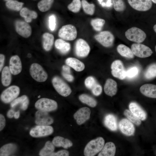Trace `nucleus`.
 <instances>
[{"instance_id":"f257e3e1","label":"nucleus","mask_w":156,"mask_h":156,"mask_svg":"<svg viewBox=\"0 0 156 156\" xmlns=\"http://www.w3.org/2000/svg\"><path fill=\"white\" fill-rule=\"evenodd\" d=\"M105 140L101 137L89 142L85 148L84 154L86 156H93L100 152L104 145Z\"/></svg>"},{"instance_id":"f03ea898","label":"nucleus","mask_w":156,"mask_h":156,"mask_svg":"<svg viewBox=\"0 0 156 156\" xmlns=\"http://www.w3.org/2000/svg\"><path fill=\"white\" fill-rule=\"evenodd\" d=\"M53 85L56 91L62 96L66 97L71 93L72 90L68 85L61 78L55 76L52 79Z\"/></svg>"},{"instance_id":"7ed1b4c3","label":"nucleus","mask_w":156,"mask_h":156,"mask_svg":"<svg viewBox=\"0 0 156 156\" xmlns=\"http://www.w3.org/2000/svg\"><path fill=\"white\" fill-rule=\"evenodd\" d=\"M77 31L75 27L72 24L64 25L59 30V37L64 40L71 41L77 37Z\"/></svg>"},{"instance_id":"20e7f679","label":"nucleus","mask_w":156,"mask_h":156,"mask_svg":"<svg viewBox=\"0 0 156 156\" xmlns=\"http://www.w3.org/2000/svg\"><path fill=\"white\" fill-rule=\"evenodd\" d=\"M125 35L129 40L138 43L142 42L146 37V34L143 30L135 27L128 29L125 32Z\"/></svg>"},{"instance_id":"39448f33","label":"nucleus","mask_w":156,"mask_h":156,"mask_svg":"<svg viewBox=\"0 0 156 156\" xmlns=\"http://www.w3.org/2000/svg\"><path fill=\"white\" fill-rule=\"evenodd\" d=\"M29 72L31 77L38 82H43L47 79V73L42 67L38 64H32L30 66Z\"/></svg>"},{"instance_id":"423d86ee","label":"nucleus","mask_w":156,"mask_h":156,"mask_svg":"<svg viewBox=\"0 0 156 156\" xmlns=\"http://www.w3.org/2000/svg\"><path fill=\"white\" fill-rule=\"evenodd\" d=\"M35 107L39 110L47 112L56 109L57 104L55 101L47 98H42L38 100L35 103Z\"/></svg>"},{"instance_id":"0eeeda50","label":"nucleus","mask_w":156,"mask_h":156,"mask_svg":"<svg viewBox=\"0 0 156 156\" xmlns=\"http://www.w3.org/2000/svg\"><path fill=\"white\" fill-rule=\"evenodd\" d=\"M20 92L19 87L15 85L11 86L2 92L1 99L4 103H8L15 99L19 95Z\"/></svg>"},{"instance_id":"6e6552de","label":"nucleus","mask_w":156,"mask_h":156,"mask_svg":"<svg viewBox=\"0 0 156 156\" xmlns=\"http://www.w3.org/2000/svg\"><path fill=\"white\" fill-rule=\"evenodd\" d=\"M95 39L103 46L109 47L113 44L114 37L113 35L109 31L100 32L94 36Z\"/></svg>"},{"instance_id":"1a4fd4ad","label":"nucleus","mask_w":156,"mask_h":156,"mask_svg":"<svg viewBox=\"0 0 156 156\" xmlns=\"http://www.w3.org/2000/svg\"><path fill=\"white\" fill-rule=\"evenodd\" d=\"M131 49L134 55L140 58L150 56L153 51L148 46L140 43H134L131 46Z\"/></svg>"},{"instance_id":"9d476101","label":"nucleus","mask_w":156,"mask_h":156,"mask_svg":"<svg viewBox=\"0 0 156 156\" xmlns=\"http://www.w3.org/2000/svg\"><path fill=\"white\" fill-rule=\"evenodd\" d=\"M53 127L48 125H38L32 129L29 134L34 137H40L49 135L53 133Z\"/></svg>"},{"instance_id":"9b49d317","label":"nucleus","mask_w":156,"mask_h":156,"mask_svg":"<svg viewBox=\"0 0 156 156\" xmlns=\"http://www.w3.org/2000/svg\"><path fill=\"white\" fill-rule=\"evenodd\" d=\"M90 47L84 39L79 38L76 41L75 45V52L76 55L81 57L87 56L90 51Z\"/></svg>"},{"instance_id":"f8f14e48","label":"nucleus","mask_w":156,"mask_h":156,"mask_svg":"<svg viewBox=\"0 0 156 156\" xmlns=\"http://www.w3.org/2000/svg\"><path fill=\"white\" fill-rule=\"evenodd\" d=\"M111 73L114 77L120 79H123L126 77V71L123 64L120 60L114 61L111 65Z\"/></svg>"},{"instance_id":"ddd939ff","label":"nucleus","mask_w":156,"mask_h":156,"mask_svg":"<svg viewBox=\"0 0 156 156\" xmlns=\"http://www.w3.org/2000/svg\"><path fill=\"white\" fill-rule=\"evenodd\" d=\"M14 25L16 31L19 35L25 38L30 36L31 33V28L27 22L17 20L15 21Z\"/></svg>"},{"instance_id":"4468645a","label":"nucleus","mask_w":156,"mask_h":156,"mask_svg":"<svg viewBox=\"0 0 156 156\" xmlns=\"http://www.w3.org/2000/svg\"><path fill=\"white\" fill-rule=\"evenodd\" d=\"M129 5L135 10L140 11L148 10L152 7L151 0H128Z\"/></svg>"},{"instance_id":"2eb2a0df","label":"nucleus","mask_w":156,"mask_h":156,"mask_svg":"<svg viewBox=\"0 0 156 156\" xmlns=\"http://www.w3.org/2000/svg\"><path fill=\"white\" fill-rule=\"evenodd\" d=\"M36 123L39 125H49L53 122V118L51 117L47 112L38 110L35 114Z\"/></svg>"},{"instance_id":"dca6fc26","label":"nucleus","mask_w":156,"mask_h":156,"mask_svg":"<svg viewBox=\"0 0 156 156\" xmlns=\"http://www.w3.org/2000/svg\"><path fill=\"white\" fill-rule=\"evenodd\" d=\"M119 127L121 132L128 136L133 135L135 131L134 126L132 122L126 118L122 119L120 121Z\"/></svg>"},{"instance_id":"f3484780","label":"nucleus","mask_w":156,"mask_h":156,"mask_svg":"<svg viewBox=\"0 0 156 156\" xmlns=\"http://www.w3.org/2000/svg\"><path fill=\"white\" fill-rule=\"evenodd\" d=\"M91 111L88 107H85L81 108L74 114V117L78 125H81L89 119Z\"/></svg>"},{"instance_id":"a211bd4d","label":"nucleus","mask_w":156,"mask_h":156,"mask_svg":"<svg viewBox=\"0 0 156 156\" xmlns=\"http://www.w3.org/2000/svg\"><path fill=\"white\" fill-rule=\"evenodd\" d=\"M9 68L11 74L13 75H17L21 72L22 69V63L18 56L14 55L10 58Z\"/></svg>"},{"instance_id":"6ab92c4d","label":"nucleus","mask_w":156,"mask_h":156,"mask_svg":"<svg viewBox=\"0 0 156 156\" xmlns=\"http://www.w3.org/2000/svg\"><path fill=\"white\" fill-rule=\"evenodd\" d=\"M129 108L130 111L140 120H144L146 119V113L136 103H131L129 105Z\"/></svg>"},{"instance_id":"aec40b11","label":"nucleus","mask_w":156,"mask_h":156,"mask_svg":"<svg viewBox=\"0 0 156 156\" xmlns=\"http://www.w3.org/2000/svg\"><path fill=\"white\" fill-rule=\"evenodd\" d=\"M141 92L144 95L151 98H156V85L146 84L140 88Z\"/></svg>"},{"instance_id":"412c9836","label":"nucleus","mask_w":156,"mask_h":156,"mask_svg":"<svg viewBox=\"0 0 156 156\" xmlns=\"http://www.w3.org/2000/svg\"><path fill=\"white\" fill-rule=\"evenodd\" d=\"M104 90L105 93L108 96H112L115 95L117 91L116 82L112 79H107L104 85Z\"/></svg>"},{"instance_id":"4be33fe9","label":"nucleus","mask_w":156,"mask_h":156,"mask_svg":"<svg viewBox=\"0 0 156 156\" xmlns=\"http://www.w3.org/2000/svg\"><path fill=\"white\" fill-rule=\"evenodd\" d=\"M104 123L105 126L111 131L117 130L118 124L116 118L114 115L109 114L105 117Z\"/></svg>"},{"instance_id":"5701e85b","label":"nucleus","mask_w":156,"mask_h":156,"mask_svg":"<svg viewBox=\"0 0 156 156\" xmlns=\"http://www.w3.org/2000/svg\"><path fill=\"white\" fill-rule=\"evenodd\" d=\"M116 151V147L114 144L111 142L106 143L104 146L98 156H114Z\"/></svg>"},{"instance_id":"b1692460","label":"nucleus","mask_w":156,"mask_h":156,"mask_svg":"<svg viewBox=\"0 0 156 156\" xmlns=\"http://www.w3.org/2000/svg\"><path fill=\"white\" fill-rule=\"evenodd\" d=\"M66 63L67 65L78 72L83 70L85 67L84 64L82 62L74 57H70L66 59Z\"/></svg>"},{"instance_id":"393cba45","label":"nucleus","mask_w":156,"mask_h":156,"mask_svg":"<svg viewBox=\"0 0 156 156\" xmlns=\"http://www.w3.org/2000/svg\"><path fill=\"white\" fill-rule=\"evenodd\" d=\"M29 103V101L28 97L24 95L18 97L11 103L10 106L12 107H14L17 105H20L21 109L25 110L27 109Z\"/></svg>"},{"instance_id":"a878e982","label":"nucleus","mask_w":156,"mask_h":156,"mask_svg":"<svg viewBox=\"0 0 156 156\" xmlns=\"http://www.w3.org/2000/svg\"><path fill=\"white\" fill-rule=\"evenodd\" d=\"M52 143L55 146H62L65 148L71 147L73 144L71 141L69 140L60 136L55 137L53 140Z\"/></svg>"},{"instance_id":"bb28decb","label":"nucleus","mask_w":156,"mask_h":156,"mask_svg":"<svg viewBox=\"0 0 156 156\" xmlns=\"http://www.w3.org/2000/svg\"><path fill=\"white\" fill-rule=\"evenodd\" d=\"M55 48L62 54L68 53L70 49V44L62 39L56 40L55 42Z\"/></svg>"},{"instance_id":"cd10ccee","label":"nucleus","mask_w":156,"mask_h":156,"mask_svg":"<svg viewBox=\"0 0 156 156\" xmlns=\"http://www.w3.org/2000/svg\"><path fill=\"white\" fill-rule=\"evenodd\" d=\"M42 37L43 48L45 51H49L51 49L53 44L54 36L49 33H45L43 34Z\"/></svg>"},{"instance_id":"c85d7f7f","label":"nucleus","mask_w":156,"mask_h":156,"mask_svg":"<svg viewBox=\"0 0 156 156\" xmlns=\"http://www.w3.org/2000/svg\"><path fill=\"white\" fill-rule=\"evenodd\" d=\"M20 14L21 16L24 18L26 22L30 23L33 19L36 18L38 16L36 12L31 11L27 8H23L20 11Z\"/></svg>"},{"instance_id":"c756f323","label":"nucleus","mask_w":156,"mask_h":156,"mask_svg":"<svg viewBox=\"0 0 156 156\" xmlns=\"http://www.w3.org/2000/svg\"><path fill=\"white\" fill-rule=\"evenodd\" d=\"M9 67H5L3 69L1 73V82L4 86H9L11 82L12 76Z\"/></svg>"},{"instance_id":"7c9ffc66","label":"nucleus","mask_w":156,"mask_h":156,"mask_svg":"<svg viewBox=\"0 0 156 156\" xmlns=\"http://www.w3.org/2000/svg\"><path fill=\"white\" fill-rule=\"evenodd\" d=\"M16 148V146L14 144L10 143L5 145L0 148V156L10 155L15 151Z\"/></svg>"},{"instance_id":"2f4dec72","label":"nucleus","mask_w":156,"mask_h":156,"mask_svg":"<svg viewBox=\"0 0 156 156\" xmlns=\"http://www.w3.org/2000/svg\"><path fill=\"white\" fill-rule=\"evenodd\" d=\"M117 51L122 56L129 58H132L134 57V54L131 49L123 44L119 45L117 48Z\"/></svg>"},{"instance_id":"473e14b6","label":"nucleus","mask_w":156,"mask_h":156,"mask_svg":"<svg viewBox=\"0 0 156 156\" xmlns=\"http://www.w3.org/2000/svg\"><path fill=\"white\" fill-rule=\"evenodd\" d=\"M54 146L53 143L50 141H47L44 147L40 151L39 155L41 156H50L54 150Z\"/></svg>"},{"instance_id":"72a5a7b5","label":"nucleus","mask_w":156,"mask_h":156,"mask_svg":"<svg viewBox=\"0 0 156 156\" xmlns=\"http://www.w3.org/2000/svg\"><path fill=\"white\" fill-rule=\"evenodd\" d=\"M79 99L82 103L91 107H95L97 104L96 101L94 98L87 94H83L80 95Z\"/></svg>"},{"instance_id":"f704fd0d","label":"nucleus","mask_w":156,"mask_h":156,"mask_svg":"<svg viewBox=\"0 0 156 156\" xmlns=\"http://www.w3.org/2000/svg\"><path fill=\"white\" fill-rule=\"evenodd\" d=\"M82 6L84 12L86 14L93 15L95 10V5L93 3H90L86 0H82Z\"/></svg>"},{"instance_id":"c9c22d12","label":"nucleus","mask_w":156,"mask_h":156,"mask_svg":"<svg viewBox=\"0 0 156 156\" xmlns=\"http://www.w3.org/2000/svg\"><path fill=\"white\" fill-rule=\"evenodd\" d=\"M23 4V3L13 0L7 1L5 3V5L8 9L17 11L21 10Z\"/></svg>"},{"instance_id":"e433bc0d","label":"nucleus","mask_w":156,"mask_h":156,"mask_svg":"<svg viewBox=\"0 0 156 156\" xmlns=\"http://www.w3.org/2000/svg\"><path fill=\"white\" fill-rule=\"evenodd\" d=\"M54 0H41L38 4L39 10L42 12L48 10L51 8Z\"/></svg>"},{"instance_id":"4c0bfd02","label":"nucleus","mask_w":156,"mask_h":156,"mask_svg":"<svg viewBox=\"0 0 156 156\" xmlns=\"http://www.w3.org/2000/svg\"><path fill=\"white\" fill-rule=\"evenodd\" d=\"M144 76L148 79L156 77V64H152L148 66L144 73Z\"/></svg>"},{"instance_id":"58836bf2","label":"nucleus","mask_w":156,"mask_h":156,"mask_svg":"<svg viewBox=\"0 0 156 156\" xmlns=\"http://www.w3.org/2000/svg\"><path fill=\"white\" fill-rule=\"evenodd\" d=\"M91 24L95 31H101L105 23V20L100 18L92 19L91 21Z\"/></svg>"},{"instance_id":"ea45409f","label":"nucleus","mask_w":156,"mask_h":156,"mask_svg":"<svg viewBox=\"0 0 156 156\" xmlns=\"http://www.w3.org/2000/svg\"><path fill=\"white\" fill-rule=\"evenodd\" d=\"M82 6L80 0H73L67 6L68 9L71 12L77 13L80 10Z\"/></svg>"},{"instance_id":"a19ab883","label":"nucleus","mask_w":156,"mask_h":156,"mask_svg":"<svg viewBox=\"0 0 156 156\" xmlns=\"http://www.w3.org/2000/svg\"><path fill=\"white\" fill-rule=\"evenodd\" d=\"M124 114L130 121L136 125L139 126L141 124L140 120L134 115L130 110H125Z\"/></svg>"},{"instance_id":"79ce46f5","label":"nucleus","mask_w":156,"mask_h":156,"mask_svg":"<svg viewBox=\"0 0 156 156\" xmlns=\"http://www.w3.org/2000/svg\"><path fill=\"white\" fill-rule=\"evenodd\" d=\"M114 10L116 11L120 12L124 11L126 6L123 0H112Z\"/></svg>"},{"instance_id":"37998d69","label":"nucleus","mask_w":156,"mask_h":156,"mask_svg":"<svg viewBox=\"0 0 156 156\" xmlns=\"http://www.w3.org/2000/svg\"><path fill=\"white\" fill-rule=\"evenodd\" d=\"M97 83L95 79L92 76H89L85 80L84 83L88 89L91 90Z\"/></svg>"},{"instance_id":"c03bdc74","label":"nucleus","mask_w":156,"mask_h":156,"mask_svg":"<svg viewBox=\"0 0 156 156\" xmlns=\"http://www.w3.org/2000/svg\"><path fill=\"white\" fill-rule=\"evenodd\" d=\"M138 69L136 67L130 68L126 71V77L132 78L135 77L138 74Z\"/></svg>"},{"instance_id":"a18cd8bd","label":"nucleus","mask_w":156,"mask_h":156,"mask_svg":"<svg viewBox=\"0 0 156 156\" xmlns=\"http://www.w3.org/2000/svg\"><path fill=\"white\" fill-rule=\"evenodd\" d=\"M91 90L94 95L96 96H98L101 93L102 88L101 85L97 83Z\"/></svg>"},{"instance_id":"49530a36","label":"nucleus","mask_w":156,"mask_h":156,"mask_svg":"<svg viewBox=\"0 0 156 156\" xmlns=\"http://www.w3.org/2000/svg\"><path fill=\"white\" fill-rule=\"evenodd\" d=\"M49 27L50 29L52 31L54 30L56 26V20L55 16L52 15L49 17Z\"/></svg>"},{"instance_id":"de8ad7c7","label":"nucleus","mask_w":156,"mask_h":156,"mask_svg":"<svg viewBox=\"0 0 156 156\" xmlns=\"http://www.w3.org/2000/svg\"><path fill=\"white\" fill-rule=\"evenodd\" d=\"M69 153L68 151L65 150L59 151L56 153H53L50 156H68Z\"/></svg>"},{"instance_id":"09e8293b","label":"nucleus","mask_w":156,"mask_h":156,"mask_svg":"<svg viewBox=\"0 0 156 156\" xmlns=\"http://www.w3.org/2000/svg\"><path fill=\"white\" fill-rule=\"evenodd\" d=\"M62 75L69 82H72L74 80L73 77L70 73H66L62 72Z\"/></svg>"},{"instance_id":"8fccbe9b","label":"nucleus","mask_w":156,"mask_h":156,"mask_svg":"<svg viewBox=\"0 0 156 156\" xmlns=\"http://www.w3.org/2000/svg\"><path fill=\"white\" fill-rule=\"evenodd\" d=\"M5 124V120L4 116L0 114V130L1 131L4 127Z\"/></svg>"},{"instance_id":"3c124183","label":"nucleus","mask_w":156,"mask_h":156,"mask_svg":"<svg viewBox=\"0 0 156 156\" xmlns=\"http://www.w3.org/2000/svg\"><path fill=\"white\" fill-rule=\"evenodd\" d=\"M5 57L4 55L0 54V71L1 72L4 65Z\"/></svg>"},{"instance_id":"603ef678","label":"nucleus","mask_w":156,"mask_h":156,"mask_svg":"<svg viewBox=\"0 0 156 156\" xmlns=\"http://www.w3.org/2000/svg\"><path fill=\"white\" fill-rule=\"evenodd\" d=\"M63 72L67 73L70 74V67L69 66L64 65L62 67Z\"/></svg>"},{"instance_id":"864d4df0","label":"nucleus","mask_w":156,"mask_h":156,"mask_svg":"<svg viewBox=\"0 0 156 156\" xmlns=\"http://www.w3.org/2000/svg\"><path fill=\"white\" fill-rule=\"evenodd\" d=\"M15 112L13 109H10L7 113V116L9 118H11L14 117Z\"/></svg>"},{"instance_id":"5fc2aeb1","label":"nucleus","mask_w":156,"mask_h":156,"mask_svg":"<svg viewBox=\"0 0 156 156\" xmlns=\"http://www.w3.org/2000/svg\"><path fill=\"white\" fill-rule=\"evenodd\" d=\"M20 113L19 111H18L16 112H15L14 114V117L16 119H18L19 118L20 116Z\"/></svg>"},{"instance_id":"6e6d98bb","label":"nucleus","mask_w":156,"mask_h":156,"mask_svg":"<svg viewBox=\"0 0 156 156\" xmlns=\"http://www.w3.org/2000/svg\"><path fill=\"white\" fill-rule=\"evenodd\" d=\"M153 29L155 32L156 33V24L153 27Z\"/></svg>"},{"instance_id":"4d7b16f0","label":"nucleus","mask_w":156,"mask_h":156,"mask_svg":"<svg viewBox=\"0 0 156 156\" xmlns=\"http://www.w3.org/2000/svg\"><path fill=\"white\" fill-rule=\"evenodd\" d=\"M153 3H156V0H151Z\"/></svg>"},{"instance_id":"13d9d810","label":"nucleus","mask_w":156,"mask_h":156,"mask_svg":"<svg viewBox=\"0 0 156 156\" xmlns=\"http://www.w3.org/2000/svg\"><path fill=\"white\" fill-rule=\"evenodd\" d=\"M155 51L156 52V45L155 47Z\"/></svg>"},{"instance_id":"bf43d9fd","label":"nucleus","mask_w":156,"mask_h":156,"mask_svg":"<svg viewBox=\"0 0 156 156\" xmlns=\"http://www.w3.org/2000/svg\"><path fill=\"white\" fill-rule=\"evenodd\" d=\"M4 0L5 1H8L11 0Z\"/></svg>"},{"instance_id":"052dcab7","label":"nucleus","mask_w":156,"mask_h":156,"mask_svg":"<svg viewBox=\"0 0 156 156\" xmlns=\"http://www.w3.org/2000/svg\"><path fill=\"white\" fill-rule=\"evenodd\" d=\"M40 96L39 95V96H38V98H40Z\"/></svg>"}]
</instances>
